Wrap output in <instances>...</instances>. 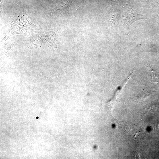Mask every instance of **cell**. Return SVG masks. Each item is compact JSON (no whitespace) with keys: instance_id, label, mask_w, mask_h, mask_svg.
I'll list each match as a JSON object with an SVG mask.
<instances>
[{"instance_id":"obj_1","label":"cell","mask_w":159,"mask_h":159,"mask_svg":"<svg viewBox=\"0 0 159 159\" xmlns=\"http://www.w3.org/2000/svg\"><path fill=\"white\" fill-rule=\"evenodd\" d=\"M145 18L144 16L138 14L132 8L128 7L123 14L122 23L123 26L128 28L133 22Z\"/></svg>"},{"instance_id":"obj_2","label":"cell","mask_w":159,"mask_h":159,"mask_svg":"<svg viewBox=\"0 0 159 159\" xmlns=\"http://www.w3.org/2000/svg\"><path fill=\"white\" fill-rule=\"evenodd\" d=\"M146 64L149 71L152 72V77L151 82H158L159 80V76L158 74L156 72V71L150 68L147 63H146Z\"/></svg>"},{"instance_id":"obj_3","label":"cell","mask_w":159,"mask_h":159,"mask_svg":"<svg viewBox=\"0 0 159 159\" xmlns=\"http://www.w3.org/2000/svg\"><path fill=\"white\" fill-rule=\"evenodd\" d=\"M155 128L156 130L159 131V123H157L156 125Z\"/></svg>"}]
</instances>
